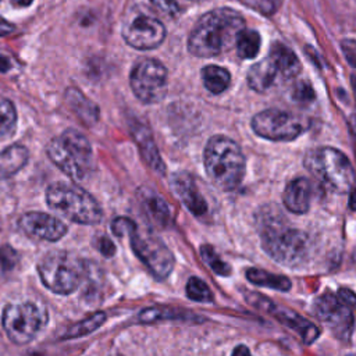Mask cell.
I'll use <instances>...</instances> for the list:
<instances>
[{
	"label": "cell",
	"instance_id": "cell-1",
	"mask_svg": "<svg viewBox=\"0 0 356 356\" xmlns=\"http://www.w3.org/2000/svg\"><path fill=\"white\" fill-rule=\"evenodd\" d=\"M245 29L243 17L232 8H216L202 15L188 38V50L197 57H214L229 50Z\"/></svg>",
	"mask_w": 356,
	"mask_h": 356
},
{
	"label": "cell",
	"instance_id": "cell-2",
	"mask_svg": "<svg viewBox=\"0 0 356 356\" xmlns=\"http://www.w3.org/2000/svg\"><path fill=\"white\" fill-rule=\"evenodd\" d=\"M275 210H263L259 221V232L261 238V246L264 252L277 263L295 267L303 263L309 254L307 235L282 220Z\"/></svg>",
	"mask_w": 356,
	"mask_h": 356
},
{
	"label": "cell",
	"instance_id": "cell-3",
	"mask_svg": "<svg viewBox=\"0 0 356 356\" xmlns=\"http://www.w3.org/2000/svg\"><path fill=\"white\" fill-rule=\"evenodd\" d=\"M204 168L211 182L221 191H234L245 177L246 161L239 145L231 138L211 136L204 147Z\"/></svg>",
	"mask_w": 356,
	"mask_h": 356
},
{
	"label": "cell",
	"instance_id": "cell-4",
	"mask_svg": "<svg viewBox=\"0 0 356 356\" xmlns=\"http://www.w3.org/2000/svg\"><path fill=\"white\" fill-rule=\"evenodd\" d=\"M111 229L117 236H128L134 253L157 278L164 280L174 267V256L165 243L153 232L142 231L136 222L128 217H117L111 222Z\"/></svg>",
	"mask_w": 356,
	"mask_h": 356
},
{
	"label": "cell",
	"instance_id": "cell-5",
	"mask_svg": "<svg viewBox=\"0 0 356 356\" xmlns=\"http://www.w3.org/2000/svg\"><path fill=\"white\" fill-rule=\"evenodd\" d=\"M38 271L47 289L58 295H70L85 281L89 266L74 252L53 250L40 259Z\"/></svg>",
	"mask_w": 356,
	"mask_h": 356
},
{
	"label": "cell",
	"instance_id": "cell-6",
	"mask_svg": "<svg viewBox=\"0 0 356 356\" xmlns=\"http://www.w3.org/2000/svg\"><path fill=\"white\" fill-rule=\"evenodd\" d=\"M46 153L51 163L74 181H82L88 177L93 165L92 146L85 135L75 129H67L53 138Z\"/></svg>",
	"mask_w": 356,
	"mask_h": 356
},
{
	"label": "cell",
	"instance_id": "cell-7",
	"mask_svg": "<svg viewBox=\"0 0 356 356\" xmlns=\"http://www.w3.org/2000/svg\"><path fill=\"white\" fill-rule=\"evenodd\" d=\"M46 200L51 210L76 224L93 225L103 218V210L97 200L76 184H51L46 191Z\"/></svg>",
	"mask_w": 356,
	"mask_h": 356
},
{
	"label": "cell",
	"instance_id": "cell-8",
	"mask_svg": "<svg viewBox=\"0 0 356 356\" xmlns=\"http://www.w3.org/2000/svg\"><path fill=\"white\" fill-rule=\"evenodd\" d=\"M306 167L327 186L337 192H346L353 188L355 171L349 159L338 149L320 147L307 153Z\"/></svg>",
	"mask_w": 356,
	"mask_h": 356
},
{
	"label": "cell",
	"instance_id": "cell-9",
	"mask_svg": "<svg viewBox=\"0 0 356 356\" xmlns=\"http://www.w3.org/2000/svg\"><path fill=\"white\" fill-rule=\"evenodd\" d=\"M47 310L36 303H10L1 314V324L7 337L17 345L31 342L47 324Z\"/></svg>",
	"mask_w": 356,
	"mask_h": 356
},
{
	"label": "cell",
	"instance_id": "cell-10",
	"mask_svg": "<svg viewBox=\"0 0 356 356\" xmlns=\"http://www.w3.org/2000/svg\"><path fill=\"white\" fill-rule=\"evenodd\" d=\"M307 128L306 118L278 108H267L252 118L254 134L268 140H293Z\"/></svg>",
	"mask_w": 356,
	"mask_h": 356
},
{
	"label": "cell",
	"instance_id": "cell-11",
	"mask_svg": "<svg viewBox=\"0 0 356 356\" xmlns=\"http://www.w3.org/2000/svg\"><path fill=\"white\" fill-rule=\"evenodd\" d=\"M129 83L142 103H157L167 93V70L156 58H142L132 68Z\"/></svg>",
	"mask_w": 356,
	"mask_h": 356
},
{
	"label": "cell",
	"instance_id": "cell-12",
	"mask_svg": "<svg viewBox=\"0 0 356 356\" xmlns=\"http://www.w3.org/2000/svg\"><path fill=\"white\" fill-rule=\"evenodd\" d=\"M124 40L138 50L159 47L165 39V26L147 13H136L122 25Z\"/></svg>",
	"mask_w": 356,
	"mask_h": 356
},
{
	"label": "cell",
	"instance_id": "cell-13",
	"mask_svg": "<svg viewBox=\"0 0 356 356\" xmlns=\"http://www.w3.org/2000/svg\"><path fill=\"white\" fill-rule=\"evenodd\" d=\"M246 300L253 307H256L267 314H271L281 324L296 331L305 343H312L320 335L318 328L312 321L303 318L300 314H298L296 312H293L291 309L280 307L278 305H275L270 299L261 296L260 293L249 292V293H246Z\"/></svg>",
	"mask_w": 356,
	"mask_h": 356
},
{
	"label": "cell",
	"instance_id": "cell-14",
	"mask_svg": "<svg viewBox=\"0 0 356 356\" xmlns=\"http://www.w3.org/2000/svg\"><path fill=\"white\" fill-rule=\"evenodd\" d=\"M313 312L323 323L331 328L332 334L338 339H349L353 328V313L350 307L338 299V296L330 292L321 295L316 299Z\"/></svg>",
	"mask_w": 356,
	"mask_h": 356
},
{
	"label": "cell",
	"instance_id": "cell-15",
	"mask_svg": "<svg viewBox=\"0 0 356 356\" xmlns=\"http://www.w3.org/2000/svg\"><path fill=\"white\" fill-rule=\"evenodd\" d=\"M18 225L29 238L38 241L57 242L67 234V227L63 221L42 211L22 214Z\"/></svg>",
	"mask_w": 356,
	"mask_h": 356
},
{
	"label": "cell",
	"instance_id": "cell-16",
	"mask_svg": "<svg viewBox=\"0 0 356 356\" xmlns=\"http://www.w3.org/2000/svg\"><path fill=\"white\" fill-rule=\"evenodd\" d=\"M171 189L193 216L203 217L207 213V203L189 172H175L171 178Z\"/></svg>",
	"mask_w": 356,
	"mask_h": 356
},
{
	"label": "cell",
	"instance_id": "cell-17",
	"mask_svg": "<svg viewBox=\"0 0 356 356\" xmlns=\"http://www.w3.org/2000/svg\"><path fill=\"white\" fill-rule=\"evenodd\" d=\"M131 132L140 150V154L145 163L159 175H164L165 165L163 163V159L160 157V153L157 150V146L153 140V136L149 128L140 122H134L131 124Z\"/></svg>",
	"mask_w": 356,
	"mask_h": 356
},
{
	"label": "cell",
	"instance_id": "cell-18",
	"mask_svg": "<svg viewBox=\"0 0 356 356\" xmlns=\"http://www.w3.org/2000/svg\"><path fill=\"white\" fill-rule=\"evenodd\" d=\"M312 184L309 179L299 177L292 179L282 195L284 206L295 213V214H305L309 210L310 200H312Z\"/></svg>",
	"mask_w": 356,
	"mask_h": 356
},
{
	"label": "cell",
	"instance_id": "cell-19",
	"mask_svg": "<svg viewBox=\"0 0 356 356\" xmlns=\"http://www.w3.org/2000/svg\"><path fill=\"white\" fill-rule=\"evenodd\" d=\"M278 76H281V71L275 60L268 54L266 58L252 65L248 72V85L256 92H266L277 82Z\"/></svg>",
	"mask_w": 356,
	"mask_h": 356
},
{
	"label": "cell",
	"instance_id": "cell-20",
	"mask_svg": "<svg viewBox=\"0 0 356 356\" xmlns=\"http://www.w3.org/2000/svg\"><path fill=\"white\" fill-rule=\"evenodd\" d=\"M65 100L83 124L93 125L99 120L97 106L89 100L79 89L68 88L65 90Z\"/></svg>",
	"mask_w": 356,
	"mask_h": 356
},
{
	"label": "cell",
	"instance_id": "cell-21",
	"mask_svg": "<svg viewBox=\"0 0 356 356\" xmlns=\"http://www.w3.org/2000/svg\"><path fill=\"white\" fill-rule=\"evenodd\" d=\"M29 152L22 145H11L0 152V179L15 175L28 161Z\"/></svg>",
	"mask_w": 356,
	"mask_h": 356
},
{
	"label": "cell",
	"instance_id": "cell-22",
	"mask_svg": "<svg viewBox=\"0 0 356 356\" xmlns=\"http://www.w3.org/2000/svg\"><path fill=\"white\" fill-rule=\"evenodd\" d=\"M277 63L280 71H281V76L284 81L292 79L295 78L299 72H300V61L299 58L295 56V53L286 47L285 44L281 43H275L270 53H268Z\"/></svg>",
	"mask_w": 356,
	"mask_h": 356
},
{
	"label": "cell",
	"instance_id": "cell-23",
	"mask_svg": "<svg viewBox=\"0 0 356 356\" xmlns=\"http://www.w3.org/2000/svg\"><path fill=\"white\" fill-rule=\"evenodd\" d=\"M200 75L204 88L214 95L222 93L231 82V75L228 70L220 65H206L202 68Z\"/></svg>",
	"mask_w": 356,
	"mask_h": 356
},
{
	"label": "cell",
	"instance_id": "cell-24",
	"mask_svg": "<svg viewBox=\"0 0 356 356\" xmlns=\"http://www.w3.org/2000/svg\"><path fill=\"white\" fill-rule=\"evenodd\" d=\"M142 203L143 207L147 213V216L160 227L168 225L171 220V213L168 209V204L164 202L163 197H160L154 192H149L142 196Z\"/></svg>",
	"mask_w": 356,
	"mask_h": 356
},
{
	"label": "cell",
	"instance_id": "cell-25",
	"mask_svg": "<svg viewBox=\"0 0 356 356\" xmlns=\"http://www.w3.org/2000/svg\"><path fill=\"white\" fill-rule=\"evenodd\" d=\"M246 278L254 285L273 288L277 291H289L291 289V281L285 275H277L270 274L266 270L260 268H249L246 270Z\"/></svg>",
	"mask_w": 356,
	"mask_h": 356
},
{
	"label": "cell",
	"instance_id": "cell-26",
	"mask_svg": "<svg viewBox=\"0 0 356 356\" xmlns=\"http://www.w3.org/2000/svg\"><path fill=\"white\" fill-rule=\"evenodd\" d=\"M106 318H107V316L104 312H96V313L90 314L89 317H86L85 320L70 327L65 331V334L63 335V339H74V338H81L86 334H90L95 330H97L99 327H102L106 323Z\"/></svg>",
	"mask_w": 356,
	"mask_h": 356
},
{
	"label": "cell",
	"instance_id": "cell-27",
	"mask_svg": "<svg viewBox=\"0 0 356 356\" xmlns=\"http://www.w3.org/2000/svg\"><path fill=\"white\" fill-rule=\"evenodd\" d=\"M139 321L140 323H154L160 320H174V318H195L197 316H193L188 312H179L177 309L171 307H147L139 313Z\"/></svg>",
	"mask_w": 356,
	"mask_h": 356
},
{
	"label": "cell",
	"instance_id": "cell-28",
	"mask_svg": "<svg viewBox=\"0 0 356 356\" xmlns=\"http://www.w3.org/2000/svg\"><path fill=\"white\" fill-rule=\"evenodd\" d=\"M236 51L241 58H253L260 49V35L256 31L243 29L236 39Z\"/></svg>",
	"mask_w": 356,
	"mask_h": 356
},
{
	"label": "cell",
	"instance_id": "cell-29",
	"mask_svg": "<svg viewBox=\"0 0 356 356\" xmlns=\"http://www.w3.org/2000/svg\"><path fill=\"white\" fill-rule=\"evenodd\" d=\"M17 127V111L7 99H0V140L10 138Z\"/></svg>",
	"mask_w": 356,
	"mask_h": 356
},
{
	"label": "cell",
	"instance_id": "cell-30",
	"mask_svg": "<svg viewBox=\"0 0 356 356\" xmlns=\"http://www.w3.org/2000/svg\"><path fill=\"white\" fill-rule=\"evenodd\" d=\"M186 295L189 299L196 302H213V293L203 280L197 277H191L186 282Z\"/></svg>",
	"mask_w": 356,
	"mask_h": 356
},
{
	"label": "cell",
	"instance_id": "cell-31",
	"mask_svg": "<svg viewBox=\"0 0 356 356\" xmlns=\"http://www.w3.org/2000/svg\"><path fill=\"white\" fill-rule=\"evenodd\" d=\"M200 254L203 260L207 263V266L218 275H228L231 268L229 266L220 259V256L216 253L214 248L210 245H202L200 246Z\"/></svg>",
	"mask_w": 356,
	"mask_h": 356
},
{
	"label": "cell",
	"instance_id": "cell-32",
	"mask_svg": "<svg viewBox=\"0 0 356 356\" xmlns=\"http://www.w3.org/2000/svg\"><path fill=\"white\" fill-rule=\"evenodd\" d=\"M243 6L263 14V15H271L277 11L280 7L281 0H239Z\"/></svg>",
	"mask_w": 356,
	"mask_h": 356
},
{
	"label": "cell",
	"instance_id": "cell-33",
	"mask_svg": "<svg viewBox=\"0 0 356 356\" xmlns=\"http://www.w3.org/2000/svg\"><path fill=\"white\" fill-rule=\"evenodd\" d=\"M314 90L312 85L306 81H298L292 89V99L298 103L306 104L314 100Z\"/></svg>",
	"mask_w": 356,
	"mask_h": 356
},
{
	"label": "cell",
	"instance_id": "cell-34",
	"mask_svg": "<svg viewBox=\"0 0 356 356\" xmlns=\"http://www.w3.org/2000/svg\"><path fill=\"white\" fill-rule=\"evenodd\" d=\"M18 263V253L10 245L0 246V270L3 273L11 271Z\"/></svg>",
	"mask_w": 356,
	"mask_h": 356
},
{
	"label": "cell",
	"instance_id": "cell-35",
	"mask_svg": "<svg viewBox=\"0 0 356 356\" xmlns=\"http://www.w3.org/2000/svg\"><path fill=\"white\" fill-rule=\"evenodd\" d=\"M150 3L163 14L168 17H177L181 13V7L175 0H150Z\"/></svg>",
	"mask_w": 356,
	"mask_h": 356
},
{
	"label": "cell",
	"instance_id": "cell-36",
	"mask_svg": "<svg viewBox=\"0 0 356 356\" xmlns=\"http://www.w3.org/2000/svg\"><path fill=\"white\" fill-rule=\"evenodd\" d=\"M342 51L348 63L356 68V40L355 39H342L341 42Z\"/></svg>",
	"mask_w": 356,
	"mask_h": 356
},
{
	"label": "cell",
	"instance_id": "cell-37",
	"mask_svg": "<svg viewBox=\"0 0 356 356\" xmlns=\"http://www.w3.org/2000/svg\"><path fill=\"white\" fill-rule=\"evenodd\" d=\"M95 246L97 248V250L106 256V257H111L115 253V246L114 243L107 238V236H97L95 241Z\"/></svg>",
	"mask_w": 356,
	"mask_h": 356
},
{
	"label": "cell",
	"instance_id": "cell-38",
	"mask_svg": "<svg viewBox=\"0 0 356 356\" xmlns=\"http://www.w3.org/2000/svg\"><path fill=\"white\" fill-rule=\"evenodd\" d=\"M338 299L343 303V305H346L348 307H350L352 310H356V293L355 292H352L350 289H348V288H341L339 291H338Z\"/></svg>",
	"mask_w": 356,
	"mask_h": 356
},
{
	"label": "cell",
	"instance_id": "cell-39",
	"mask_svg": "<svg viewBox=\"0 0 356 356\" xmlns=\"http://www.w3.org/2000/svg\"><path fill=\"white\" fill-rule=\"evenodd\" d=\"M15 26L13 24H10L7 19H4L3 17H0V36H6L10 35L11 32H14Z\"/></svg>",
	"mask_w": 356,
	"mask_h": 356
},
{
	"label": "cell",
	"instance_id": "cell-40",
	"mask_svg": "<svg viewBox=\"0 0 356 356\" xmlns=\"http://www.w3.org/2000/svg\"><path fill=\"white\" fill-rule=\"evenodd\" d=\"M232 356H252V355H250V350L248 349V346L239 345V346H236V348L234 349Z\"/></svg>",
	"mask_w": 356,
	"mask_h": 356
},
{
	"label": "cell",
	"instance_id": "cell-41",
	"mask_svg": "<svg viewBox=\"0 0 356 356\" xmlns=\"http://www.w3.org/2000/svg\"><path fill=\"white\" fill-rule=\"evenodd\" d=\"M10 68H11L10 60L6 56L0 54V72H7Z\"/></svg>",
	"mask_w": 356,
	"mask_h": 356
},
{
	"label": "cell",
	"instance_id": "cell-42",
	"mask_svg": "<svg viewBox=\"0 0 356 356\" xmlns=\"http://www.w3.org/2000/svg\"><path fill=\"white\" fill-rule=\"evenodd\" d=\"M349 209L356 210V188L349 191Z\"/></svg>",
	"mask_w": 356,
	"mask_h": 356
},
{
	"label": "cell",
	"instance_id": "cell-43",
	"mask_svg": "<svg viewBox=\"0 0 356 356\" xmlns=\"http://www.w3.org/2000/svg\"><path fill=\"white\" fill-rule=\"evenodd\" d=\"M33 0H11V3L15 6V7H28L32 4Z\"/></svg>",
	"mask_w": 356,
	"mask_h": 356
},
{
	"label": "cell",
	"instance_id": "cell-44",
	"mask_svg": "<svg viewBox=\"0 0 356 356\" xmlns=\"http://www.w3.org/2000/svg\"><path fill=\"white\" fill-rule=\"evenodd\" d=\"M350 82H352L353 95H355V100H356V75H352V76H350Z\"/></svg>",
	"mask_w": 356,
	"mask_h": 356
},
{
	"label": "cell",
	"instance_id": "cell-45",
	"mask_svg": "<svg viewBox=\"0 0 356 356\" xmlns=\"http://www.w3.org/2000/svg\"><path fill=\"white\" fill-rule=\"evenodd\" d=\"M28 356H43V355H40V353H31V355H28Z\"/></svg>",
	"mask_w": 356,
	"mask_h": 356
},
{
	"label": "cell",
	"instance_id": "cell-46",
	"mask_svg": "<svg viewBox=\"0 0 356 356\" xmlns=\"http://www.w3.org/2000/svg\"><path fill=\"white\" fill-rule=\"evenodd\" d=\"M195 1H199V0H195Z\"/></svg>",
	"mask_w": 356,
	"mask_h": 356
}]
</instances>
